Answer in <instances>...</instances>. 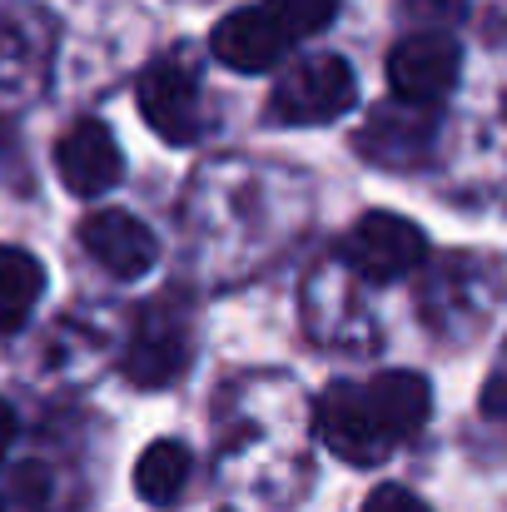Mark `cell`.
<instances>
[{
  "instance_id": "12",
  "label": "cell",
  "mask_w": 507,
  "mask_h": 512,
  "mask_svg": "<svg viewBox=\"0 0 507 512\" xmlns=\"http://www.w3.org/2000/svg\"><path fill=\"white\" fill-rule=\"evenodd\" d=\"M40 289H45V269L35 254L25 249H10L0 244V339H10L40 304Z\"/></svg>"
},
{
  "instance_id": "5",
  "label": "cell",
  "mask_w": 507,
  "mask_h": 512,
  "mask_svg": "<svg viewBox=\"0 0 507 512\" xmlns=\"http://www.w3.org/2000/svg\"><path fill=\"white\" fill-rule=\"evenodd\" d=\"M80 244L115 279H145L155 269V259H160V244H155L150 224H140L125 209H95L80 224Z\"/></svg>"
},
{
  "instance_id": "7",
  "label": "cell",
  "mask_w": 507,
  "mask_h": 512,
  "mask_svg": "<svg viewBox=\"0 0 507 512\" xmlns=\"http://www.w3.org/2000/svg\"><path fill=\"white\" fill-rule=\"evenodd\" d=\"M140 115L165 145H189L199 135V85L184 65L160 60L140 75Z\"/></svg>"
},
{
  "instance_id": "1",
  "label": "cell",
  "mask_w": 507,
  "mask_h": 512,
  "mask_svg": "<svg viewBox=\"0 0 507 512\" xmlns=\"http://www.w3.org/2000/svg\"><path fill=\"white\" fill-rule=\"evenodd\" d=\"M353 100H358L353 70L338 55H319V60L294 65L279 80V90H274V120H284V125H329V120L353 110Z\"/></svg>"
},
{
  "instance_id": "6",
  "label": "cell",
  "mask_w": 507,
  "mask_h": 512,
  "mask_svg": "<svg viewBox=\"0 0 507 512\" xmlns=\"http://www.w3.org/2000/svg\"><path fill=\"white\" fill-rule=\"evenodd\" d=\"M55 170H60V179H65L70 194L100 199L105 189L120 184L125 155H120L115 135H110L100 120H75V125L60 135V145H55Z\"/></svg>"
},
{
  "instance_id": "3",
  "label": "cell",
  "mask_w": 507,
  "mask_h": 512,
  "mask_svg": "<svg viewBox=\"0 0 507 512\" xmlns=\"http://www.w3.org/2000/svg\"><path fill=\"white\" fill-rule=\"evenodd\" d=\"M319 433L353 468H373L393 453V443L383 438V428L363 398V383H329L319 393Z\"/></svg>"
},
{
  "instance_id": "13",
  "label": "cell",
  "mask_w": 507,
  "mask_h": 512,
  "mask_svg": "<svg viewBox=\"0 0 507 512\" xmlns=\"http://www.w3.org/2000/svg\"><path fill=\"white\" fill-rule=\"evenodd\" d=\"M184 483H189V453H184L174 438H160V443H150V448L140 453V463H135V488H140L145 503L169 508V503L184 493Z\"/></svg>"
},
{
  "instance_id": "16",
  "label": "cell",
  "mask_w": 507,
  "mask_h": 512,
  "mask_svg": "<svg viewBox=\"0 0 507 512\" xmlns=\"http://www.w3.org/2000/svg\"><path fill=\"white\" fill-rule=\"evenodd\" d=\"M10 443H15V408H10V403L0 398V463H5Z\"/></svg>"
},
{
  "instance_id": "10",
  "label": "cell",
  "mask_w": 507,
  "mask_h": 512,
  "mask_svg": "<svg viewBox=\"0 0 507 512\" xmlns=\"http://www.w3.org/2000/svg\"><path fill=\"white\" fill-rule=\"evenodd\" d=\"M189 358V334L179 319H165V314H145L135 339L125 348V378L135 388H165L179 378Z\"/></svg>"
},
{
  "instance_id": "15",
  "label": "cell",
  "mask_w": 507,
  "mask_h": 512,
  "mask_svg": "<svg viewBox=\"0 0 507 512\" xmlns=\"http://www.w3.org/2000/svg\"><path fill=\"white\" fill-rule=\"evenodd\" d=\"M363 512H433L413 488H398V483H388V488H373L368 493V503Z\"/></svg>"
},
{
  "instance_id": "4",
  "label": "cell",
  "mask_w": 507,
  "mask_h": 512,
  "mask_svg": "<svg viewBox=\"0 0 507 512\" xmlns=\"http://www.w3.org/2000/svg\"><path fill=\"white\" fill-rule=\"evenodd\" d=\"M458 70H463V50L448 35H408L388 50V85L398 100H413V105L443 100Z\"/></svg>"
},
{
  "instance_id": "11",
  "label": "cell",
  "mask_w": 507,
  "mask_h": 512,
  "mask_svg": "<svg viewBox=\"0 0 507 512\" xmlns=\"http://www.w3.org/2000/svg\"><path fill=\"white\" fill-rule=\"evenodd\" d=\"M363 398H368V408H373L388 443L413 438L428 423V408H433V393L418 373H378V378L363 383Z\"/></svg>"
},
{
  "instance_id": "14",
  "label": "cell",
  "mask_w": 507,
  "mask_h": 512,
  "mask_svg": "<svg viewBox=\"0 0 507 512\" xmlns=\"http://www.w3.org/2000/svg\"><path fill=\"white\" fill-rule=\"evenodd\" d=\"M264 10L279 20V30L289 40H299V35H314L334 20L338 0H264Z\"/></svg>"
},
{
  "instance_id": "9",
  "label": "cell",
  "mask_w": 507,
  "mask_h": 512,
  "mask_svg": "<svg viewBox=\"0 0 507 512\" xmlns=\"http://www.w3.org/2000/svg\"><path fill=\"white\" fill-rule=\"evenodd\" d=\"M55 25L40 15V5H0V80L5 85H35L50 65Z\"/></svg>"
},
{
  "instance_id": "2",
  "label": "cell",
  "mask_w": 507,
  "mask_h": 512,
  "mask_svg": "<svg viewBox=\"0 0 507 512\" xmlns=\"http://www.w3.org/2000/svg\"><path fill=\"white\" fill-rule=\"evenodd\" d=\"M343 259L353 264V274L373 279V284H388V279H403L413 274L423 259H428V239L413 219L403 214H363L343 244Z\"/></svg>"
},
{
  "instance_id": "8",
  "label": "cell",
  "mask_w": 507,
  "mask_h": 512,
  "mask_svg": "<svg viewBox=\"0 0 507 512\" xmlns=\"http://www.w3.org/2000/svg\"><path fill=\"white\" fill-rule=\"evenodd\" d=\"M289 45H294V40L279 30V20H274L264 5L229 10V15L214 25V35H209V50H214L229 70H239V75H259V70L279 65Z\"/></svg>"
}]
</instances>
